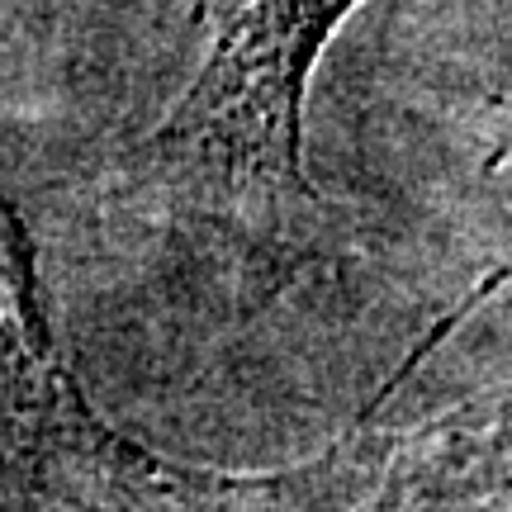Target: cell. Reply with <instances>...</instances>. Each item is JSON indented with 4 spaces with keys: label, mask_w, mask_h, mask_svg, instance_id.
<instances>
[{
    "label": "cell",
    "mask_w": 512,
    "mask_h": 512,
    "mask_svg": "<svg viewBox=\"0 0 512 512\" xmlns=\"http://www.w3.org/2000/svg\"><path fill=\"white\" fill-rule=\"evenodd\" d=\"M361 0H195L200 72L128 157L138 190L219 228L261 280L294 266L318 190L304 171V91Z\"/></svg>",
    "instance_id": "1"
},
{
    "label": "cell",
    "mask_w": 512,
    "mask_h": 512,
    "mask_svg": "<svg viewBox=\"0 0 512 512\" xmlns=\"http://www.w3.org/2000/svg\"><path fill=\"white\" fill-rule=\"evenodd\" d=\"M0 451L57 479L124 494L162 465L95 418L62 356L29 223L0 195Z\"/></svg>",
    "instance_id": "2"
}]
</instances>
